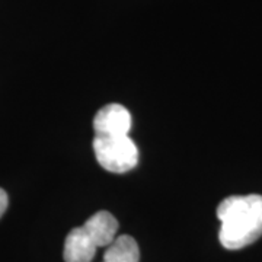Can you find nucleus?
<instances>
[{
  "label": "nucleus",
  "mask_w": 262,
  "mask_h": 262,
  "mask_svg": "<svg viewBox=\"0 0 262 262\" xmlns=\"http://www.w3.org/2000/svg\"><path fill=\"white\" fill-rule=\"evenodd\" d=\"M222 222L219 239L226 249L236 251L262 236V195H232L217 207Z\"/></svg>",
  "instance_id": "nucleus-1"
},
{
  "label": "nucleus",
  "mask_w": 262,
  "mask_h": 262,
  "mask_svg": "<svg viewBox=\"0 0 262 262\" xmlns=\"http://www.w3.org/2000/svg\"><path fill=\"white\" fill-rule=\"evenodd\" d=\"M118 222L108 211H98L83 226L70 230L64 242L66 262H92L98 248L110 246L115 241Z\"/></svg>",
  "instance_id": "nucleus-2"
},
{
  "label": "nucleus",
  "mask_w": 262,
  "mask_h": 262,
  "mask_svg": "<svg viewBox=\"0 0 262 262\" xmlns=\"http://www.w3.org/2000/svg\"><path fill=\"white\" fill-rule=\"evenodd\" d=\"M94 151L98 163L113 173H125L139 162V149L130 136L95 137Z\"/></svg>",
  "instance_id": "nucleus-3"
},
{
  "label": "nucleus",
  "mask_w": 262,
  "mask_h": 262,
  "mask_svg": "<svg viewBox=\"0 0 262 262\" xmlns=\"http://www.w3.org/2000/svg\"><path fill=\"white\" fill-rule=\"evenodd\" d=\"M131 114L120 103H110L101 108L94 118L95 137H120L128 136Z\"/></svg>",
  "instance_id": "nucleus-4"
},
{
  "label": "nucleus",
  "mask_w": 262,
  "mask_h": 262,
  "mask_svg": "<svg viewBox=\"0 0 262 262\" xmlns=\"http://www.w3.org/2000/svg\"><path fill=\"white\" fill-rule=\"evenodd\" d=\"M140 249L139 245L128 234L115 237L113 244L106 248L102 262H139Z\"/></svg>",
  "instance_id": "nucleus-5"
},
{
  "label": "nucleus",
  "mask_w": 262,
  "mask_h": 262,
  "mask_svg": "<svg viewBox=\"0 0 262 262\" xmlns=\"http://www.w3.org/2000/svg\"><path fill=\"white\" fill-rule=\"evenodd\" d=\"M8 204H9L8 194L0 188V217L5 214V211H6V208H8Z\"/></svg>",
  "instance_id": "nucleus-6"
}]
</instances>
